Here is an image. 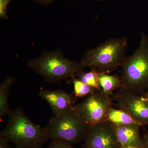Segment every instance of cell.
I'll return each instance as SVG.
<instances>
[{"mask_svg": "<svg viewBox=\"0 0 148 148\" xmlns=\"http://www.w3.org/2000/svg\"><path fill=\"white\" fill-rule=\"evenodd\" d=\"M113 101L112 95L97 91L75 106L84 121L90 126L106 121Z\"/></svg>", "mask_w": 148, "mask_h": 148, "instance_id": "obj_6", "label": "cell"}, {"mask_svg": "<svg viewBox=\"0 0 148 148\" xmlns=\"http://www.w3.org/2000/svg\"><path fill=\"white\" fill-rule=\"evenodd\" d=\"M71 80L73 86L74 93L77 97L79 98L85 97L99 91L82 82L76 77H73Z\"/></svg>", "mask_w": 148, "mask_h": 148, "instance_id": "obj_15", "label": "cell"}, {"mask_svg": "<svg viewBox=\"0 0 148 148\" xmlns=\"http://www.w3.org/2000/svg\"><path fill=\"white\" fill-rule=\"evenodd\" d=\"M99 84L102 92L109 95H112L114 91L123 87L121 77L116 75H110L108 73L101 74Z\"/></svg>", "mask_w": 148, "mask_h": 148, "instance_id": "obj_13", "label": "cell"}, {"mask_svg": "<svg viewBox=\"0 0 148 148\" xmlns=\"http://www.w3.org/2000/svg\"><path fill=\"white\" fill-rule=\"evenodd\" d=\"M19 148V147H16V148Z\"/></svg>", "mask_w": 148, "mask_h": 148, "instance_id": "obj_24", "label": "cell"}, {"mask_svg": "<svg viewBox=\"0 0 148 148\" xmlns=\"http://www.w3.org/2000/svg\"><path fill=\"white\" fill-rule=\"evenodd\" d=\"M49 140L65 141L72 144L84 141L90 126L80 115L75 106L54 116L47 125Z\"/></svg>", "mask_w": 148, "mask_h": 148, "instance_id": "obj_5", "label": "cell"}, {"mask_svg": "<svg viewBox=\"0 0 148 148\" xmlns=\"http://www.w3.org/2000/svg\"><path fill=\"white\" fill-rule=\"evenodd\" d=\"M120 148H142L139 147H135V146H124V147H120Z\"/></svg>", "mask_w": 148, "mask_h": 148, "instance_id": "obj_21", "label": "cell"}, {"mask_svg": "<svg viewBox=\"0 0 148 148\" xmlns=\"http://www.w3.org/2000/svg\"><path fill=\"white\" fill-rule=\"evenodd\" d=\"M121 67L122 88L135 94L148 92V37L145 34H141L138 49L126 56Z\"/></svg>", "mask_w": 148, "mask_h": 148, "instance_id": "obj_4", "label": "cell"}, {"mask_svg": "<svg viewBox=\"0 0 148 148\" xmlns=\"http://www.w3.org/2000/svg\"><path fill=\"white\" fill-rule=\"evenodd\" d=\"M145 94V95H147V96H148V92H147V93H145V94Z\"/></svg>", "mask_w": 148, "mask_h": 148, "instance_id": "obj_23", "label": "cell"}, {"mask_svg": "<svg viewBox=\"0 0 148 148\" xmlns=\"http://www.w3.org/2000/svg\"><path fill=\"white\" fill-rule=\"evenodd\" d=\"M127 44L125 37L110 39L86 51L79 62L84 68L95 69L101 74H109L122 66L126 57Z\"/></svg>", "mask_w": 148, "mask_h": 148, "instance_id": "obj_3", "label": "cell"}, {"mask_svg": "<svg viewBox=\"0 0 148 148\" xmlns=\"http://www.w3.org/2000/svg\"><path fill=\"white\" fill-rule=\"evenodd\" d=\"M84 142L85 148H120L113 125L106 121L90 126Z\"/></svg>", "mask_w": 148, "mask_h": 148, "instance_id": "obj_8", "label": "cell"}, {"mask_svg": "<svg viewBox=\"0 0 148 148\" xmlns=\"http://www.w3.org/2000/svg\"><path fill=\"white\" fill-rule=\"evenodd\" d=\"M112 97L118 108L126 111L136 122L141 126L148 125V96L121 88Z\"/></svg>", "mask_w": 148, "mask_h": 148, "instance_id": "obj_7", "label": "cell"}, {"mask_svg": "<svg viewBox=\"0 0 148 148\" xmlns=\"http://www.w3.org/2000/svg\"><path fill=\"white\" fill-rule=\"evenodd\" d=\"M8 115L6 126L0 135L16 147L41 148L49 140L46 127L35 124L22 109L11 110Z\"/></svg>", "mask_w": 148, "mask_h": 148, "instance_id": "obj_1", "label": "cell"}, {"mask_svg": "<svg viewBox=\"0 0 148 148\" xmlns=\"http://www.w3.org/2000/svg\"><path fill=\"white\" fill-rule=\"evenodd\" d=\"M11 0H0V17L3 19H8L7 10Z\"/></svg>", "mask_w": 148, "mask_h": 148, "instance_id": "obj_17", "label": "cell"}, {"mask_svg": "<svg viewBox=\"0 0 148 148\" xmlns=\"http://www.w3.org/2000/svg\"><path fill=\"white\" fill-rule=\"evenodd\" d=\"M38 95L48 103L54 116L64 112L73 106L71 95L64 90L41 89Z\"/></svg>", "mask_w": 148, "mask_h": 148, "instance_id": "obj_9", "label": "cell"}, {"mask_svg": "<svg viewBox=\"0 0 148 148\" xmlns=\"http://www.w3.org/2000/svg\"><path fill=\"white\" fill-rule=\"evenodd\" d=\"M142 138L144 144V148H148V132L145 133Z\"/></svg>", "mask_w": 148, "mask_h": 148, "instance_id": "obj_20", "label": "cell"}, {"mask_svg": "<svg viewBox=\"0 0 148 148\" xmlns=\"http://www.w3.org/2000/svg\"><path fill=\"white\" fill-rule=\"evenodd\" d=\"M113 126L120 147L132 146L144 148L143 138L140 134V124L135 123L122 126Z\"/></svg>", "mask_w": 148, "mask_h": 148, "instance_id": "obj_10", "label": "cell"}, {"mask_svg": "<svg viewBox=\"0 0 148 148\" xmlns=\"http://www.w3.org/2000/svg\"><path fill=\"white\" fill-rule=\"evenodd\" d=\"M96 1H104V0H95Z\"/></svg>", "mask_w": 148, "mask_h": 148, "instance_id": "obj_22", "label": "cell"}, {"mask_svg": "<svg viewBox=\"0 0 148 148\" xmlns=\"http://www.w3.org/2000/svg\"><path fill=\"white\" fill-rule=\"evenodd\" d=\"M15 79L7 76L0 85V121L7 115H8L11 110L9 105L8 98L12 86L15 83Z\"/></svg>", "mask_w": 148, "mask_h": 148, "instance_id": "obj_11", "label": "cell"}, {"mask_svg": "<svg viewBox=\"0 0 148 148\" xmlns=\"http://www.w3.org/2000/svg\"><path fill=\"white\" fill-rule=\"evenodd\" d=\"M10 143L8 140L0 135V148H10Z\"/></svg>", "mask_w": 148, "mask_h": 148, "instance_id": "obj_18", "label": "cell"}, {"mask_svg": "<svg viewBox=\"0 0 148 148\" xmlns=\"http://www.w3.org/2000/svg\"><path fill=\"white\" fill-rule=\"evenodd\" d=\"M100 75L101 73L95 69H91L90 71L86 73L83 71L79 73L77 77L85 84L100 92H102L99 84Z\"/></svg>", "mask_w": 148, "mask_h": 148, "instance_id": "obj_14", "label": "cell"}, {"mask_svg": "<svg viewBox=\"0 0 148 148\" xmlns=\"http://www.w3.org/2000/svg\"><path fill=\"white\" fill-rule=\"evenodd\" d=\"M47 148H75L71 143L62 141L53 140L50 143Z\"/></svg>", "mask_w": 148, "mask_h": 148, "instance_id": "obj_16", "label": "cell"}, {"mask_svg": "<svg viewBox=\"0 0 148 148\" xmlns=\"http://www.w3.org/2000/svg\"><path fill=\"white\" fill-rule=\"evenodd\" d=\"M34 1L37 3L46 6L51 4L55 1L56 0H34Z\"/></svg>", "mask_w": 148, "mask_h": 148, "instance_id": "obj_19", "label": "cell"}, {"mask_svg": "<svg viewBox=\"0 0 148 148\" xmlns=\"http://www.w3.org/2000/svg\"><path fill=\"white\" fill-rule=\"evenodd\" d=\"M27 64L49 84L77 77L84 69L80 62L66 58L59 49L44 51L39 57L29 60Z\"/></svg>", "mask_w": 148, "mask_h": 148, "instance_id": "obj_2", "label": "cell"}, {"mask_svg": "<svg viewBox=\"0 0 148 148\" xmlns=\"http://www.w3.org/2000/svg\"><path fill=\"white\" fill-rule=\"evenodd\" d=\"M106 121L115 126H122L137 123L126 111L111 107L106 116Z\"/></svg>", "mask_w": 148, "mask_h": 148, "instance_id": "obj_12", "label": "cell"}]
</instances>
